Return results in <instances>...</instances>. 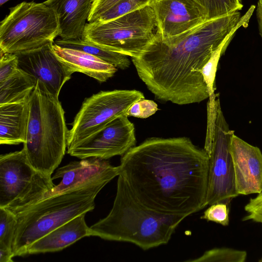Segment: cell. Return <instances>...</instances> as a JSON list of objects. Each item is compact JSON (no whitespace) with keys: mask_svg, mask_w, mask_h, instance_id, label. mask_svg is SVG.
<instances>
[{"mask_svg":"<svg viewBox=\"0 0 262 262\" xmlns=\"http://www.w3.org/2000/svg\"><path fill=\"white\" fill-rule=\"evenodd\" d=\"M209 163L188 138L152 137L122 156L119 175L148 208L188 216L207 206Z\"/></svg>","mask_w":262,"mask_h":262,"instance_id":"1","label":"cell"},{"mask_svg":"<svg viewBox=\"0 0 262 262\" xmlns=\"http://www.w3.org/2000/svg\"><path fill=\"white\" fill-rule=\"evenodd\" d=\"M255 8L242 17L236 11L202 24L179 35L162 37L156 31L151 42L132 57L138 75L156 98L184 105L209 98L201 71L228 36L246 27Z\"/></svg>","mask_w":262,"mask_h":262,"instance_id":"2","label":"cell"},{"mask_svg":"<svg viewBox=\"0 0 262 262\" xmlns=\"http://www.w3.org/2000/svg\"><path fill=\"white\" fill-rule=\"evenodd\" d=\"M184 215L155 212L135 196L125 180L118 176L117 191L108 215L91 226V236L133 244L143 250L167 244Z\"/></svg>","mask_w":262,"mask_h":262,"instance_id":"3","label":"cell"},{"mask_svg":"<svg viewBox=\"0 0 262 262\" xmlns=\"http://www.w3.org/2000/svg\"><path fill=\"white\" fill-rule=\"evenodd\" d=\"M111 181L98 180L46 197L15 214L14 256L27 255L33 242L74 217L92 211L96 196Z\"/></svg>","mask_w":262,"mask_h":262,"instance_id":"4","label":"cell"},{"mask_svg":"<svg viewBox=\"0 0 262 262\" xmlns=\"http://www.w3.org/2000/svg\"><path fill=\"white\" fill-rule=\"evenodd\" d=\"M30 113L23 148L33 167L52 177L67 148L64 112L57 98L37 80L29 99Z\"/></svg>","mask_w":262,"mask_h":262,"instance_id":"5","label":"cell"},{"mask_svg":"<svg viewBox=\"0 0 262 262\" xmlns=\"http://www.w3.org/2000/svg\"><path fill=\"white\" fill-rule=\"evenodd\" d=\"M56 12L43 3L23 2L0 23V53L19 54L51 43L59 36Z\"/></svg>","mask_w":262,"mask_h":262,"instance_id":"6","label":"cell"},{"mask_svg":"<svg viewBox=\"0 0 262 262\" xmlns=\"http://www.w3.org/2000/svg\"><path fill=\"white\" fill-rule=\"evenodd\" d=\"M157 30L155 15L148 5L112 20L88 22L82 38L132 58L144 52Z\"/></svg>","mask_w":262,"mask_h":262,"instance_id":"7","label":"cell"},{"mask_svg":"<svg viewBox=\"0 0 262 262\" xmlns=\"http://www.w3.org/2000/svg\"><path fill=\"white\" fill-rule=\"evenodd\" d=\"M55 186L52 177L36 170L25 149L0 156V207L15 214L41 200Z\"/></svg>","mask_w":262,"mask_h":262,"instance_id":"8","label":"cell"},{"mask_svg":"<svg viewBox=\"0 0 262 262\" xmlns=\"http://www.w3.org/2000/svg\"><path fill=\"white\" fill-rule=\"evenodd\" d=\"M144 98L137 90H115L100 91L86 98L69 130L67 147L126 114L135 102Z\"/></svg>","mask_w":262,"mask_h":262,"instance_id":"9","label":"cell"},{"mask_svg":"<svg viewBox=\"0 0 262 262\" xmlns=\"http://www.w3.org/2000/svg\"><path fill=\"white\" fill-rule=\"evenodd\" d=\"M212 139L207 151L209 159L207 206L222 202L230 205L239 195L235 187L230 143L234 131L230 130L216 95Z\"/></svg>","mask_w":262,"mask_h":262,"instance_id":"10","label":"cell"},{"mask_svg":"<svg viewBox=\"0 0 262 262\" xmlns=\"http://www.w3.org/2000/svg\"><path fill=\"white\" fill-rule=\"evenodd\" d=\"M134 124L123 115L92 135L67 147V153L80 159L107 160L122 156L136 146Z\"/></svg>","mask_w":262,"mask_h":262,"instance_id":"11","label":"cell"},{"mask_svg":"<svg viewBox=\"0 0 262 262\" xmlns=\"http://www.w3.org/2000/svg\"><path fill=\"white\" fill-rule=\"evenodd\" d=\"M150 6L163 37L179 35L207 20L206 12L196 0H154Z\"/></svg>","mask_w":262,"mask_h":262,"instance_id":"12","label":"cell"},{"mask_svg":"<svg viewBox=\"0 0 262 262\" xmlns=\"http://www.w3.org/2000/svg\"><path fill=\"white\" fill-rule=\"evenodd\" d=\"M53 43L17 55L18 68L40 80L52 95L58 98L62 87L71 79L72 73L56 56L52 49Z\"/></svg>","mask_w":262,"mask_h":262,"instance_id":"13","label":"cell"},{"mask_svg":"<svg viewBox=\"0 0 262 262\" xmlns=\"http://www.w3.org/2000/svg\"><path fill=\"white\" fill-rule=\"evenodd\" d=\"M119 174V166H113L107 160L90 158L72 161L56 170L52 176V180L59 178L61 180L42 199L98 180L106 179L112 180Z\"/></svg>","mask_w":262,"mask_h":262,"instance_id":"14","label":"cell"},{"mask_svg":"<svg viewBox=\"0 0 262 262\" xmlns=\"http://www.w3.org/2000/svg\"><path fill=\"white\" fill-rule=\"evenodd\" d=\"M235 187L238 195L262 191V152L260 149L233 135L230 143Z\"/></svg>","mask_w":262,"mask_h":262,"instance_id":"15","label":"cell"},{"mask_svg":"<svg viewBox=\"0 0 262 262\" xmlns=\"http://www.w3.org/2000/svg\"><path fill=\"white\" fill-rule=\"evenodd\" d=\"M94 0H47L43 3L56 13L59 36L64 39L82 38Z\"/></svg>","mask_w":262,"mask_h":262,"instance_id":"16","label":"cell"},{"mask_svg":"<svg viewBox=\"0 0 262 262\" xmlns=\"http://www.w3.org/2000/svg\"><path fill=\"white\" fill-rule=\"evenodd\" d=\"M85 214L74 217L33 242L28 247L27 254L59 251L82 238L91 236Z\"/></svg>","mask_w":262,"mask_h":262,"instance_id":"17","label":"cell"},{"mask_svg":"<svg viewBox=\"0 0 262 262\" xmlns=\"http://www.w3.org/2000/svg\"><path fill=\"white\" fill-rule=\"evenodd\" d=\"M52 49L58 59L73 74L82 73L102 83L112 77L117 71L114 66L84 52L57 46Z\"/></svg>","mask_w":262,"mask_h":262,"instance_id":"18","label":"cell"},{"mask_svg":"<svg viewBox=\"0 0 262 262\" xmlns=\"http://www.w3.org/2000/svg\"><path fill=\"white\" fill-rule=\"evenodd\" d=\"M30 113L29 99L0 105V143L17 145L26 140Z\"/></svg>","mask_w":262,"mask_h":262,"instance_id":"19","label":"cell"},{"mask_svg":"<svg viewBox=\"0 0 262 262\" xmlns=\"http://www.w3.org/2000/svg\"><path fill=\"white\" fill-rule=\"evenodd\" d=\"M37 81L35 77L18 68L12 75L0 82V105L28 100Z\"/></svg>","mask_w":262,"mask_h":262,"instance_id":"20","label":"cell"},{"mask_svg":"<svg viewBox=\"0 0 262 262\" xmlns=\"http://www.w3.org/2000/svg\"><path fill=\"white\" fill-rule=\"evenodd\" d=\"M54 43L61 47L78 50L91 54L122 70L127 69L130 64L127 56L110 51L82 38H59Z\"/></svg>","mask_w":262,"mask_h":262,"instance_id":"21","label":"cell"},{"mask_svg":"<svg viewBox=\"0 0 262 262\" xmlns=\"http://www.w3.org/2000/svg\"><path fill=\"white\" fill-rule=\"evenodd\" d=\"M236 31H234L231 33L224 42L213 53L208 61L201 71L207 86L209 93V99L207 105V113L209 115H213L215 113V100L217 95L214 94L215 90V78L219 61L221 56L225 53Z\"/></svg>","mask_w":262,"mask_h":262,"instance_id":"22","label":"cell"},{"mask_svg":"<svg viewBox=\"0 0 262 262\" xmlns=\"http://www.w3.org/2000/svg\"><path fill=\"white\" fill-rule=\"evenodd\" d=\"M247 253L245 250L230 248H215L206 251L201 256L188 262H245Z\"/></svg>","mask_w":262,"mask_h":262,"instance_id":"23","label":"cell"},{"mask_svg":"<svg viewBox=\"0 0 262 262\" xmlns=\"http://www.w3.org/2000/svg\"><path fill=\"white\" fill-rule=\"evenodd\" d=\"M205 9L207 20L238 11L243 8L242 0H196Z\"/></svg>","mask_w":262,"mask_h":262,"instance_id":"24","label":"cell"},{"mask_svg":"<svg viewBox=\"0 0 262 262\" xmlns=\"http://www.w3.org/2000/svg\"><path fill=\"white\" fill-rule=\"evenodd\" d=\"M16 224V215L5 208L0 207V248L12 251Z\"/></svg>","mask_w":262,"mask_h":262,"instance_id":"25","label":"cell"},{"mask_svg":"<svg viewBox=\"0 0 262 262\" xmlns=\"http://www.w3.org/2000/svg\"><path fill=\"white\" fill-rule=\"evenodd\" d=\"M154 0H121L101 14L96 21L112 20L150 5Z\"/></svg>","mask_w":262,"mask_h":262,"instance_id":"26","label":"cell"},{"mask_svg":"<svg viewBox=\"0 0 262 262\" xmlns=\"http://www.w3.org/2000/svg\"><path fill=\"white\" fill-rule=\"evenodd\" d=\"M229 205L219 202L210 205L201 219L227 226L229 224Z\"/></svg>","mask_w":262,"mask_h":262,"instance_id":"27","label":"cell"},{"mask_svg":"<svg viewBox=\"0 0 262 262\" xmlns=\"http://www.w3.org/2000/svg\"><path fill=\"white\" fill-rule=\"evenodd\" d=\"M158 110L157 104L154 101L141 98L135 102L126 113L127 117L146 118Z\"/></svg>","mask_w":262,"mask_h":262,"instance_id":"28","label":"cell"},{"mask_svg":"<svg viewBox=\"0 0 262 262\" xmlns=\"http://www.w3.org/2000/svg\"><path fill=\"white\" fill-rule=\"evenodd\" d=\"M18 68V57L16 54L1 53L0 82L12 75Z\"/></svg>","mask_w":262,"mask_h":262,"instance_id":"29","label":"cell"},{"mask_svg":"<svg viewBox=\"0 0 262 262\" xmlns=\"http://www.w3.org/2000/svg\"><path fill=\"white\" fill-rule=\"evenodd\" d=\"M244 210L247 214L243 218V221H252L262 224V191L249 200Z\"/></svg>","mask_w":262,"mask_h":262,"instance_id":"30","label":"cell"},{"mask_svg":"<svg viewBox=\"0 0 262 262\" xmlns=\"http://www.w3.org/2000/svg\"><path fill=\"white\" fill-rule=\"evenodd\" d=\"M121 0H94L88 22H93Z\"/></svg>","mask_w":262,"mask_h":262,"instance_id":"31","label":"cell"},{"mask_svg":"<svg viewBox=\"0 0 262 262\" xmlns=\"http://www.w3.org/2000/svg\"><path fill=\"white\" fill-rule=\"evenodd\" d=\"M259 35L262 39V0H258L256 10Z\"/></svg>","mask_w":262,"mask_h":262,"instance_id":"32","label":"cell"},{"mask_svg":"<svg viewBox=\"0 0 262 262\" xmlns=\"http://www.w3.org/2000/svg\"><path fill=\"white\" fill-rule=\"evenodd\" d=\"M14 254L11 250L0 248V261L1 262H12V258Z\"/></svg>","mask_w":262,"mask_h":262,"instance_id":"33","label":"cell"},{"mask_svg":"<svg viewBox=\"0 0 262 262\" xmlns=\"http://www.w3.org/2000/svg\"><path fill=\"white\" fill-rule=\"evenodd\" d=\"M10 0H0V5L1 6H2L4 4H5L6 2L9 1Z\"/></svg>","mask_w":262,"mask_h":262,"instance_id":"34","label":"cell"}]
</instances>
